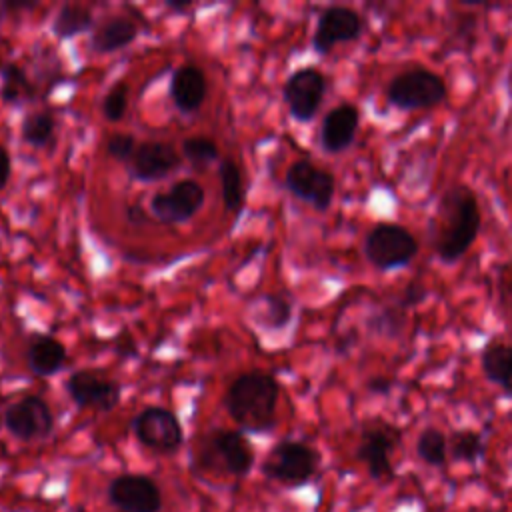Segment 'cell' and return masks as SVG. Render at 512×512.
Instances as JSON below:
<instances>
[{
  "mask_svg": "<svg viewBox=\"0 0 512 512\" xmlns=\"http://www.w3.org/2000/svg\"><path fill=\"white\" fill-rule=\"evenodd\" d=\"M480 224L482 212L474 190L464 184L446 188L428 226L430 244L436 258L442 264L460 262L474 246Z\"/></svg>",
  "mask_w": 512,
  "mask_h": 512,
  "instance_id": "6da1fadb",
  "label": "cell"
},
{
  "mask_svg": "<svg viewBox=\"0 0 512 512\" xmlns=\"http://www.w3.org/2000/svg\"><path fill=\"white\" fill-rule=\"evenodd\" d=\"M280 386L266 372L236 376L224 394V406L232 420L250 432H264L276 424Z\"/></svg>",
  "mask_w": 512,
  "mask_h": 512,
  "instance_id": "7a4b0ae2",
  "label": "cell"
},
{
  "mask_svg": "<svg viewBox=\"0 0 512 512\" xmlns=\"http://www.w3.org/2000/svg\"><path fill=\"white\" fill-rule=\"evenodd\" d=\"M384 96L390 106L402 112H414L442 104L448 96V88L438 72L424 66H412L392 76Z\"/></svg>",
  "mask_w": 512,
  "mask_h": 512,
  "instance_id": "3957f363",
  "label": "cell"
},
{
  "mask_svg": "<svg viewBox=\"0 0 512 512\" xmlns=\"http://www.w3.org/2000/svg\"><path fill=\"white\" fill-rule=\"evenodd\" d=\"M420 250L416 236L398 222H376L364 236V258L380 272L408 266Z\"/></svg>",
  "mask_w": 512,
  "mask_h": 512,
  "instance_id": "277c9868",
  "label": "cell"
},
{
  "mask_svg": "<svg viewBox=\"0 0 512 512\" xmlns=\"http://www.w3.org/2000/svg\"><path fill=\"white\" fill-rule=\"evenodd\" d=\"M318 462V452L306 442L282 440L270 450L262 464V472L280 484L300 486L314 476Z\"/></svg>",
  "mask_w": 512,
  "mask_h": 512,
  "instance_id": "5b68a950",
  "label": "cell"
},
{
  "mask_svg": "<svg viewBox=\"0 0 512 512\" xmlns=\"http://www.w3.org/2000/svg\"><path fill=\"white\" fill-rule=\"evenodd\" d=\"M284 184L292 196L308 202L318 212H326L332 206L336 192L334 176L306 158H300L288 166Z\"/></svg>",
  "mask_w": 512,
  "mask_h": 512,
  "instance_id": "8992f818",
  "label": "cell"
},
{
  "mask_svg": "<svg viewBox=\"0 0 512 512\" xmlns=\"http://www.w3.org/2000/svg\"><path fill=\"white\" fill-rule=\"evenodd\" d=\"M402 438L400 428L390 422H376L362 430L356 458L366 464L370 478L384 480L392 476V454Z\"/></svg>",
  "mask_w": 512,
  "mask_h": 512,
  "instance_id": "52a82bcc",
  "label": "cell"
},
{
  "mask_svg": "<svg viewBox=\"0 0 512 512\" xmlns=\"http://www.w3.org/2000/svg\"><path fill=\"white\" fill-rule=\"evenodd\" d=\"M364 34V20L360 12L350 6L332 4L324 8L318 16L314 34H312V48L318 54H330L338 44L356 42Z\"/></svg>",
  "mask_w": 512,
  "mask_h": 512,
  "instance_id": "ba28073f",
  "label": "cell"
},
{
  "mask_svg": "<svg viewBox=\"0 0 512 512\" xmlns=\"http://www.w3.org/2000/svg\"><path fill=\"white\" fill-rule=\"evenodd\" d=\"M138 442L154 452L170 454L182 444V426L176 414L162 406H148L132 420Z\"/></svg>",
  "mask_w": 512,
  "mask_h": 512,
  "instance_id": "9c48e42d",
  "label": "cell"
},
{
  "mask_svg": "<svg viewBox=\"0 0 512 512\" xmlns=\"http://www.w3.org/2000/svg\"><path fill=\"white\" fill-rule=\"evenodd\" d=\"M326 78L316 68H300L288 76L282 88L284 102L296 122H310L324 100Z\"/></svg>",
  "mask_w": 512,
  "mask_h": 512,
  "instance_id": "30bf717a",
  "label": "cell"
},
{
  "mask_svg": "<svg viewBox=\"0 0 512 512\" xmlns=\"http://www.w3.org/2000/svg\"><path fill=\"white\" fill-rule=\"evenodd\" d=\"M2 422L14 438L26 442L44 438L54 428L52 410L40 396H24L10 404L2 414Z\"/></svg>",
  "mask_w": 512,
  "mask_h": 512,
  "instance_id": "8fae6325",
  "label": "cell"
},
{
  "mask_svg": "<svg viewBox=\"0 0 512 512\" xmlns=\"http://www.w3.org/2000/svg\"><path fill=\"white\" fill-rule=\"evenodd\" d=\"M206 192L196 180H178L150 198V212L164 224L190 220L204 206Z\"/></svg>",
  "mask_w": 512,
  "mask_h": 512,
  "instance_id": "7c38bea8",
  "label": "cell"
},
{
  "mask_svg": "<svg viewBox=\"0 0 512 512\" xmlns=\"http://www.w3.org/2000/svg\"><path fill=\"white\" fill-rule=\"evenodd\" d=\"M66 392L82 408L110 412L120 402L122 386L100 372L76 370L66 380Z\"/></svg>",
  "mask_w": 512,
  "mask_h": 512,
  "instance_id": "4fadbf2b",
  "label": "cell"
},
{
  "mask_svg": "<svg viewBox=\"0 0 512 512\" xmlns=\"http://www.w3.org/2000/svg\"><path fill=\"white\" fill-rule=\"evenodd\" d=\"M108 498L124 512H158L162 494L158 484L142 474H122L108 486Z\"/></svg>",
  "mask_w": 512,
  "mask_h": 512,
  "instance_id": "5bb4252c",
  "label": "cell"
},
{
  "mask_svg": "<svg viewBox=\"0 0 512 512\" xmlns=\"http://www.w3.org/2000/svg\"><path fill=\"white\" fill-rule=\"evenodd\" d=\"M204 454L218 460L222 468L234 476H244L254 464L250 442L236 430H212L204 438Z\"/></svg>",
  "mask_w": 512,
  "mask_h": 512,
  "instance_id": "9a60e30c",
  "label": "cell"
},
{
  "mask_svg": "<svg viewBox=\"0 0 512 512\" xmlns=\"http://www.w3.org/2000/svg\"><path fill=\"white\" fill-rule=\"evenodd\" d=\"M180 154L168 142H140L128 162L130 176L140 182H154L180 166Z\"/></svg>",
  "mask_w": 512,
  "mask_h": 512,
  "instance_id": "2e32d148",
  "label": "cell"
},
{
  "mask_svg": "<svg viewBox=\"0 0 512 512\" xmlns=\"http://www.w3.org/2000/svg\"><path fill=\"white\" fill-rule=\"evenodd\" d=\"M360 126V110L356 104L342 102L330 108L320 126V146L328 154L348 150Z\"/></svg>",
  "mask_w": 512,
  "mask_h": 512,
  "instance_id": "e0dca14e",
  "label": "cell"
},
{
  "mask_svg": "<svg viewBox=\"0 0 512 512\" xmlns=\"http://www.w3.org/2000/svg\"><path fill=\"white\" fill-rule=\"evenodd\" d=\"M206 92V76L198 66L184 64L174 70L170 80V98L182 114L196 112L204 104Z\"/></svg>",
  "mask_w": 512,
  "mask_h": 512,
  "instance_id": "ac0fdd59",
  "label": "cell"
},
{
  "mask_svg": "<svg viewBox=\"0 0 512 512\" xmlns=\"http://www.w3.org/2000/svg\"><path fill=\"white\" fill-rule=\"evenodd\" d=\"M480 368L488 382L512 396V344L490 340L480 350Z\"/></svg>",
  "mask_w": 512,
  "mask_h": 512,
  "instance_id": "d6986e66",
  "label": "cell"
},
{
  "mask_svg": "<svg viewBox=\"0 0 512 512\" xmlns=\"http://www.w3.org/2000/svg\"><path fill=\"white\" fill-rule=\"evenodd\" d=\"M138 38V26L128 16H110L96 26L90 38V46L98 54H110L126 48Z\"/></svg>",
  "mask_w": 512,
  "mask_h": 512,
  "instance_id": "ffe728a7",
  "label": "cell"
},
{
  "mask_svg": "<svg viewBox=\"0 0 512 512\" xmlns=\"http://www.w3.org/2000/svg\"><path fill=\"white\" fill-rule=\"evenodd\" d=\"M28 366L38 376L56 374L66 362V348L54 336H38L26 352Z\"/></svg>",
  "mask_w": 512,
  "mask_h": 512,
  "instance_id": "44dd1931",
  "label": "cell"
},
{
  "mask_svg": "<svg viewBox=\"0 0 512 512\" xmlns=\"http://www.w3.org/2000/svg\"><path fill=\"white\" fill-rule=\"evenodd\" d=\"M36 94L34 84L28 80L26 72L14 64L6 62L0 68V98L6 104H20L26 100H32Z\"/></svg>",
  "mask_w": 512,
  "mask_h": 512,
  "instance_id": "7402d4cb",
  "label": "cell"
},
{
  "mask_svg": "<svg viewBox=\"0 0 512 512\" xmlns=\"http://www.w3.org/2000/svg\"><path fill=\"white\" fill-rule=\"evenodd\" d=\"M94 24V16L92 12L86 8V6H80V4H64L56 18H54V24H52V32L62 38V40H68V38H74L82 32H88Z\"/></svg>",
  "mask_w": 512,
  "mask_h": 512,
  "instance_id": "603a6c76",
  "label": "cell"
},
{
  "mask_svg": "<svg viewBox=\"0 0 512 512\" xmlns=\"http://www.w3.org/2000/svg\"><path fill=\"white\" fill-rule=\"evenodd\" d=\"M478 40V14L460 12L452 14V22L446 34L448 52H468Z\"/></svg>",
  "mask_w": 512,
  "mask_h": 512,
  "instance_id": "cb8c5ba5",
  "label": "cell"
},
{
  "mask_svg": "<svg viewBox=\"0 0 512 512\" xmlns=\"http://www.w3.org/2000/svg\"><path fill=\"white\" fill-rule=\"evenodd\" d=\"M218 176H220V186H222L224 208L228 212H232L234 216L240 214L242 204H244V190H242V172H240L238 164L232 158L220 160Z\"/></svg>",
  "mask_w": 512,
  "mask_h": 512,
  "instance_id": "d4e9b609",
  "label": "cell"
},
{
  "mask_svg": "<svg viewBox=\"0 0 512 512\" xmlns=\"http://www.w3.org/2000/svg\"><path fill=\"white\" fill-rule=\"evenodd\" d=\"M54 128H56L54 114H50L46 110H34L30 114H26L22 120V138L26 144L40 148L52 140Z\"/></svg>",
  "mask_w": 512,
  "mask_h": 512,
  "instance_id": "484cf974",
  "label": "cell"
},
{
  "mask_svg": "<svg viewBox=\"0 0 512 512\" xmlns=\"http://www.w3.org/2000/svg\"><path fill=\"white\" fill-rule=\"evenodd\" d=\"M416 454L422 462L430 466H442L448 458V438L442 430L428 426L420 432L416 440Z\"/></svg>",
  "mask_w": 512,
  "mask_h": 512,
  "instance_id": "4316f807",
  "label": "cell"
},
{
  "mask_svg": "<svg viewBox=\"0 0 512 512\" xmlns=\"http://www.w3.org/2000/svg\"><path fill=\"white\" fill-rule=\"evenodd\" d=\"M448 452L458 462H476L484 454V438L470 428L456 430L448 438Z\"/></svg>",
  "mask_w": 512,
  "mask_h": 512,
  "instance_id": "83f0119b",
  "label": "cell"
},
{
  "mask_svg": "<svg viewBox=\"0 0 512 512\" xmlns=\"http://www.w3.org/2000/svg\"><path fill=\"white\" fill-rule=\"evenodd\" d=\"M292 320V304L282 294H264L258 322L268 330H282Z\"/></svg>",
  "mask_w": 512,
  "mask_h": 512,
  "instance_id": "f1b7e54d",
  "label": "cell"
},
{
  "mask_svg": "<svg viewBox=\"0 0 512 512\" xmlns=\"http://www.w3.org/2000/svg\"><path fill=\"white\" fill-rule=\"evenodd\" d=\"M404 316L406 310H402L396 300L382 306L368 318V330L376 336H386V338H396L404 326Z\"/></svg>",
  "mask_w": 512,
  "mask_h": 512,
  "instance_id": "f546056e",
  "label": "cell"
},
{
  "mask_svg": "<svg viewBox=\"0 0 512 512\" xmlns=\"http://www.w3.org/2000/svg\"><path fill=\"white\" fill-rule=\"evenodd\" d=\"M182 156L196 168H204L218 160L220 152L212 138L206 136H190L182 142Z\"/></svg>",
  "mask_w": 512,
  "mask_h": 512,
  "instance_id": "4dcf8cb0",
  "label": "cell"
},
{
  "mask_svg": "<svg viewBox=\"0 0 512 512\" xmlns=\"http://www.w3.org/2000/svg\"><path fill=\"white\" fill-rule=\"evenodd\" d=\"M128 108V84L126 82H116L102 100V116L108 122H118L124 118Z\"/></svg>",
  "mask_w": 512,
  "mask_h": 512,
  "instance_id": "1f68e13d",
  "label": "cell"
},
{
  "mask_svg": "<svg viewBox=\"0 0 512 512\" xmlns=\"http://www.w3.org/2000/svg\"><path fill=\"white\" fill-rule=\"evenodd\" d=\"M136 140L132 134H122V132H116L112 136H108L106 140V152L108 156H112L114 160L118 162H130L134 150H136Z\"/></svg>",
  "mask_w": 512,
  "mask_h": 512,
  "instance_id": "d6a6232c",
  "label": "cell"
},
{
  "mask_svg": "<svg viewBox=\"0 0 512 512\" xmlns=\"http://www.w3.org/2000/svg\"><path fill=\"white\" fill-rule=\"evenodd\" d=\"M426 298H428V288L422 284L420 278H414L412 282H408V284L402 288L400 296L396 298V304H398L402 310H410V308L422 304Z\"/></svg>",
  "mask_w": 512,
  "mask_h": 512,
  "instance_id": "836d02e7",
  "label": "cell"
},
{
  "mask_svg": "<svg viewBox=\"0 0 512 512\" xmlns=\"http://www.w3.org/2000/svg\"><path fill=\"white\" fill-rule=\"evenodd\" d=\"M394 388V378H390V376H372V378H368V382H366V390L370 392V394H376V396H384V394H388L390 390Z\"/></svg>",
  "mask_w": 512,
  "mask_h": 512,
  "instance_id": "e575fe53",
  "label": "cell"
},
{
  "mask_svg": "<svg viewBox=\"0 0 512 512\" xmlns=\"http://www.w3.org/2000/svg\"><path fill=\"white\" fill-rule=\"evenodd\" d=\"M10 174H12V160H10V154L4 146H0V190L8 184L10 180Z\"/></svg>",
  "mask_w": 512,
  "mask_h": 512,
  "instance_id": "d590c367",
  "label": "cell"
},
{
  "mask_svg": "<svg viewBox=\"0 0 512 512\" xmlns=\"http://www.w3.org/2000/svg\"><path fill=\"white\" fill-rule=\"evenodd\" d=\"M126 220L130 222V224H146L148 222V214H146V210L142 208V206H138V204H132V206H128V210H126Z\"/></svg>",
  "mask_w": 512,
  "mask_h": 512,
  "instance_id": "8d00e7d4",
  "label": "cell"
},
{
  "mask_svg": "<svg viewBox=\"0 0 512 512\" xmlns=\"http://www.w3.org/2000/svg\"><path fill=\"white\" fill-rule=\"evenodd\" d=\"M502 276H504V282H502L504 292H508V294H510V298H512V262H510L508 266H504Z\"/></svg>",
  "mask_w": 512,
  "mask_h": 512,
  "instance_id": "74e56055",
  "label": "cell"
},
{
  "mask_svg": "<svg viewBox=\"0 0 512 512\" xmlns=\"http://www.w3.org/2000/svg\"><path fill=\"white\" fill-rule=\"evenodd\" d=\"M34 6L36 2H6V8H12V10H30Z\"/></svg>",
  "mask_w": 512,
  "mask_h": 512,
  "instance_id": "f35d334b",
  "label": "cell"
},
{
  "mask_svg": "<svg viewBox=\"0 0 512 512\" xmlns=\"http://www.w3.org/2000/svg\"><path fill=\"white\" fill-rule=\"evenodd\" d=\"M168 8L176 10V12H184L188 8V4L186 2H168Z\"/></svg>",
  "mask_w": 512,
  "mask_h": 512,
  "instance_id": "ab89813d",
  "label": "cell"
},
{
  "mask_svg": "<svg viewBox=\"0 0 512 512\" xmlns=\"http://www.w3.org/2000/svg\"><path fill=\"white\" fill-rule=\"evenodd\" d=\"M2 400H4V398H2V396H0V408H2Z\"/></svg>",
  "mask_w": 512,
  "mask_h": 512,
  "instance_id": "60d3db41",
  "label": "cell"
}]
</instances>
